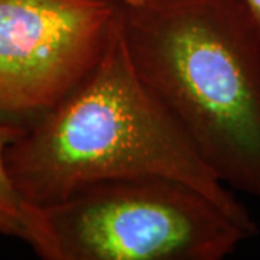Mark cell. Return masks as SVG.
<instances>
[{"label":"cell","mask_w":260,"mask_h":260,"mask_svg":"<svg viewBox=\"0 0 260 260\" xmlns=\"http://www.w3.org/2000/svg\"><path fill=\"white\" fill-rule=\"evenodd\" d=\"M120 18L110 0H0V123L25 127L99 64Z\"/></svg>","instance_id":"277c9868"},{"label":"cell","mask_w":260,"mask_h":260,"mask_svg":"<svg viewBox=\"0 0 260 260\" xmlns=\"http://www.w3.org/2000/svg\"><path fill=\"white\" fill-rule=\"evenodd\" d=\"M113 3H117V5H130V3H138L142 0H110Z\"/></svg>","instance_id":"52a82bcc"},{"label":"cell","mask_w":260,"mask_h":260,"mask_svg":"<svg viewBox=\"0 0 260 260\" xmlns=\"http://www.w3.org/2000/svg\"><path fill=\"white\" fill-rule=\"evenodd\" d=\"M260 37V0H240Z\"/></svg>","instance_id":"8992f818"},{"label":"cell","mask_w":260,"mask_h":260,"mask_svg":"<svg viewBox=\"0 0 260 260\" xmlns=\"http://www.w3.org/2000/svg\"><path fill=\"white\" fill-rule=\"evenodd\" d=\"M22 126L0 123V236L18 237L44 257L47 233L41 208L19 194L6 167V149L22 135Z\"/></svg>","instance_id":"5b68a950"},{"label":"cell","mask_w":260,"mask_h":260,"mask_svg":"<svg viewBox=\"0 0 260 260\" xmlns=\"http://www.w3.org/2000/svg\"><path fill=\"white\" fill-rule=\"evenodd\" d=\"M132 65L225 186L260 200V37L240 0L120 5Z\"/></svg>","instance_id":"7a4b0ae2"},{"label":"cell","mask_w":260,"mask_h":260,"mask_svg":"<svg viewBox=\"0 0 260 260\" xmlns=\"http://www.w3.org/2000/svg\"><path fill=\"white\" fill-rule=\"evenodd\" d=\"M41 211L47 260H221L254 236L204 192L168 178L94 184Z\"/></svg>","instance_id":"3957f363"},{"label":"cell","mask_w":260,"mask_h":260,"mask_svg":"<svg viewBox=\"0 0 260 260\" xmlns=\"http://www.w3.org/2000/svg\"><path fill=\"white\" fill-rule=\"evenodd\" d=\"M6 167L19 194L41 208L106 181L175 179L257 234L244 205L135 71L121 13L99 64L62 102L23 127L6 149Z\"/></svg>","instance_id":"6da1fadb"}]
</instances>
